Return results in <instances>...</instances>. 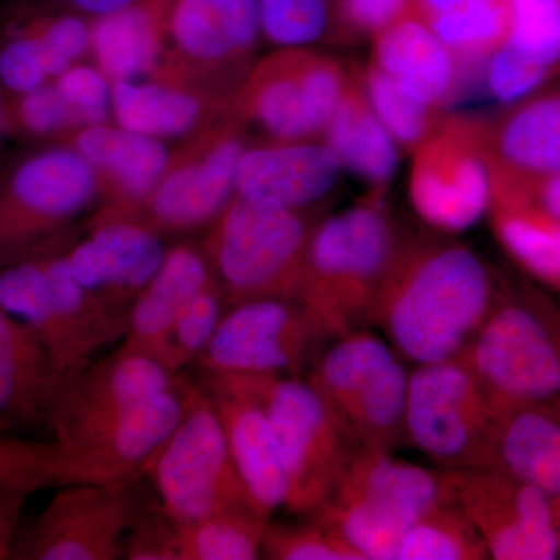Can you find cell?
Wrapping results in <instances>:
<instances>
[{
    "mask_svg": "<svg viewBox=\"0 0 560 560\" xmlns=\"http://www.w3.org/2000/svg\"><path fill=\"white\" fill-rule=\"evenodd\" d=\"M337 0H257L261 39L276 49L312 47L331 39Z\"/></svg>",
    "mask_w": 560,
    "mask_h": 560,
    "instance_id": "obj_39",
    "label": "cell"
},
{
    "mask_svg": "<svg viewBox=\"0 0 560 560\" xmlns=\"http://www.w3.org/2000/svg\"><path fill=\"white\" fill-rule=\"evenodd\" d=\"M49 60L38 33L20 10L0 40L2 98L18 97L51 83Z\"/></svg>",
    "mask_w": 560,
    "mask_h": 560,
    "instance_id": "obj_42",
    "label": "cell"
},
{
    "mask_svg": "<svg viewBox=\"0 0 560 560\" xmlns=\"http://www.w3.org/2000/svg\"><path fill=\"white\" fill-rule=\"evenodd\" d=\"M260 40L257 0H167L151 73L234 97Z\"/></svg>",
    "mask_w": 560,
    "mask_h": 560,
    "instance_id": "obj_12",
    "label": "cell"
},
{
    "mask_svg": "<svg viewBox=\"0 0 560 560\" xmlns=\"http://www.w3.org/2000/svg\"><path fill=\"white\" fill-rule=\"evenodd\" d=\"M404 237L381 190L318 221L298 302L327 340L374 327L378 296Z\"/></svg>",
    "mask_w": 560,
    "mask_h": 560,
    "instance_id": "obj_2",
    "label": "cell"
},
{
    "mask_svg": "<svg viewBox=\"0 0 560 560\" xmlns=\"http://www.w3.org/2000/svg\"><path fill=\"white\" fill-rule=\"evenodd\" d=\"M408 13V0H337L331 40L350 44L378 33Z\"/></svg>",
    "mask_w": 560,
    "mask_h": 560,
    "instance_id": "obj_46",
    "label": "cell"
},
{
    "mask_svg": "<svg viewBox=\"0 0 560 560\" xmlns=\"http://www.w3.org/2000/svg\"><path fill=\"white\" fill-rule=\"evenodd\" d=\"M39 5L72 11V13L81 14L88 20L94 21L127 9L139 0H39Z\"/></svg>",
    "mask_w": 560,
    "mask_h": 560,
    "instance_id": "obj_50",
    "label": "cell"
},
{
    "mask_svg": "<svg viewBox=\"0 0 560 560\" xmlns=\"http://www.w3.org/2000/svg\"><path fill=\"white\" fill-rule=\"evenodd\" d=\"M213 278L205 249L190 243L167 249L160 270L128 308L121 346L160 361L173 320Z\"/></svg>",
    "mask_w": 560,
    "mask_h": 560,
    "instance_id": "obj_31",
    "label": "cell"
},
{
    "mask_svg": "<svg viewBox=\"0 0 560 560\" xmlns=\"http://www.w3.org/2000/svg\"><path fill=\"white\" fill-rule=\"evenodd\" d=\"M70 108L75 110L81 125L105 124L110 114V90L113 84L105 73L92 62H79L54 80Z\"/></svg>",
    "mask_w": 560,
    "mask_h": 560,
    "instance_id": "obj_45",
    "label": "cell"
},
{
    "mask_svg": "<svg viewBox=\"0 0 560 560\" xmlns=\"http://www.w3.org/2000/svg\"><path fill=\"white\" fill-rule=\"evenodd\" d=\"M223 304L226 302L215 276L184 305L173 320L162 348L160 363L173 374H178L187 363L197 360L215 334L221 316L224 315Z\"/></svg>",
    "mask_w": 560,
    "mask_h": 560,
    "instance_id": "obj_41",
    "label": "cell"
},
{
    "mask_svg": "<svg viewBox=\"0 0 560 560\" xmlns=\"http://www.w3.org/2000/svg\"><path fill=\"white\" fill-rule=\"evenodd\" d=\"M143 475H149L162 510L175 522L242 508L260 512L235 469L212 397L187 378L183 415Z\"/></svg>",
    "mask_w": 560,
    "mask_h": 560,
    "instance_id": "obj_10",
    "label": "cell"
},
{
    "mask_svg": "<svg viewBox=\"0 0 560 560\" xmlns=\"http://www.w3.org/2000/svg\"><path fill=\"white\" fill-rule=\"evenodd\" d=\"M249 135L232 117L180 142L171 164L149 197L121 212L98 210L91 220L138 221L164 234L210 226L235 195L238 162Z\"/></svg>",
    "mask_w": 560,
    "mask_h": 560,
    "instance_id": "obj_14",
    "label": "cell"
},
{
    "mask_svg": "<svg viewBox=\"0 0 560 560\" xmlns=\"http://www.w3.org/2000/svg\"><path fill=\"white\" fill-rule=\"evenodd\" d=\"M208 378L260 405L275 431L289 480L285 510L301 517L315 514L357 447L319 394L305 378L285 375L208 374Z\"/></svg>",
    "mask_w": 560,
    "mask_h": 560,
    "instance_id": "obj_8",
    "label": "cell"
},
{
    "mask_svg": "<svg viewBox=\"0 0 560 560\" xmlns=\"http://www.w3.org/2000/svg\"><path fill=\"white\" fill-rule=\"evenodd\" d=\"M495 410L466 355L418 364L408 377L405 442L442 470L482 469Z\"/></svg>",
    "mask_w": 560,
    "mask_h": 560,
    "instance_id": "obj_13",
    "label": "cell"
},
{
    "mask_svg": "<svg viewBox=\"0 0 560 560\" xmlns=\"http://www.w3.org/2000/svg\"><path fill=\"white\" fill-rule=\"evenodd\" d=\"M559 514H558V551H559V558H560V506H558Z\"/></svg>",
    "mask_w": 560,
    "mask_h": 560,
    "instance_id": "obj_51",
    "label": "cell"
},
{
    "mask_svg": "<svg viewBox=\"0 0 560 560\" xmlns=\"http://www.w3.org/2000/svg\"><path fill=\"white\" fill-rule=\"evenodd\" d=\"M352 66L312 47L276 49L254 62L234 101L232 117L260 142L323 140L340 105Z\"/></svg>",
    "mask_w": 560,
    "mask_h": 560,
    "instance_id": "obj_11",
    "label": "cell"
},
{
    "mask_svg": "<svg viewBox=\"0 0 560 560\" xmlns=\"http://www.w3.org/2000/svg\"><path fill=\"white\" fill-rule=\"evenodd\" d=\"M342 165L324 140L249 143L235 178V195L311 210L340 183Z\"/></svg>",
    "mask_w": 560,
    "mask_h": 560,
    "instance_id": "obj_23",
    "label": "cell"
},
{
    "mask_svg": "<svg viewBox=\"0 0 560 560\" xmlns=\"http://www.w3.org/2000/svg\"><path fill=\"white\" fill-rule=\"evenodd\" d=\"M448 471L453 501L480 534L489 559H559L558 504L544 490L499 470Z\"/></svg>",
    "mask_w": 560,
    "mask_h": 560,
    "instance_id": "obj_19",
    "label": "cell"
},
{
    "mask_svg": "<svg viewBox=\"0 0 560 560\" xmlns=\"http://www.w3.org/2000/svg\"><path fill=\"white\" fill-rule=\"evenodd\" d=\"M101 205L90 162L57 142L14 162L0 176V260L68 232Z\"/></svg>",
    "mask_w": 560,
    "mask_h": 560,
    "instance_id": "obj_15",
    "label": "cell"
},
{
    "mask_svg": "<svg viewBox=\"0 0 560 560\" xmlns=\"http://www.w3.org/2000/svg\"><path fill=\"white\" fill-rule=\"evenodd\" d=\"M80 127L79 116L54 81L28 94L2 98L0 105V131L18 138L61 142Z\"/></svg>",
    "mask_w": 560,
    "mask_h": 560,
    "instance_id": "obj_40",
    "label": "cell"
},
{
    "mask_svg": "<svg viewBox=\"0 0 560 560\" xmlns=\"http://www.w3.org/2000/svg\"><path fill=\"white\" fill-rule=\"evenodd\" d=\"M408 13L471 65L488 61L511 31V0H408Z\"/></svg>",
    "mask_w": 560,
    "mask_h": 560,
    "instance_id": "obj_34",
    "label": "cell"
},
{
    "mask_svg": "<svg viewBox=\"0 0 560 560\" xmlns=\"http://www.w3.org/2000/svg\"><path fill=\"white\" fill-rule=\"evenodd\" d=\"M363 80L372 108L397 145L412 153L440 130L444 120L440 109L416 101L371 62L363 69Z\"/></svg>",
    "mask_w": 560,
    "mask_h": 560,
    "instance_id": "obj_38",
    "label": "cell"
},
{
    "mask_svg": "<svg viewBox=\"0 0 560 560\" xmlns=\"http://www.w3.org/2000/svg\"><path fill=\"white\" fill-rule=\"evenodd\" d=\"M32 490L16 478L0 474V560L13 558L21 515Z\"/></svg>",
    "mask_w": 560,
    "mask_h": 560,
    "instance_id": "obj_48",
    "label": "cell"
},
{
    "mask_svg": "<svg viewBox=\"0 0 560 560\" xmlns=\"http://www.w3.org/2000/svg\"><path fill=\"white\" fill-rule=\"evenodd\" d=\"M408 377L393 346L361 329L331 340L305 381L353 444L393 453L405 444Z\"/></svg>",
    "mask_w": 560,
    "mask_h": 560,
    "instance_id": "obj_9",
    "label": "cell"
},
{
    "mask_svg": "<svg viewBox=\"0 0 560 560\" xmlns=\"http://www.w3.org/2000/svg\"><path fill=\"white\" fill-rule=\"evenodd\" d=\"M318 221L311 210L234 195L202 243L224 302L298 301Z\"/></svg>",
    "mask_w": 560,
    "mask_h": 560,
    "instance_id": "obj_6",
    "label": "cell"
},
{
    "mask_svg": "<svg viewBox=\"0 0 560 560\" xmlns=\"http://www.w3.org/2000/svg\"><path fill=\"white\" fill-rule=\"evenodd\" d=\"M501 283L470 246L405 234L378 296L374 327L415 366L456 359L488 319Z\"/></svg>",
    "mask_w": 560,
    "mask_h": 560,
    "instance_id": "obj_1",
    "label": "cell"
},
{
    "mask_svg": "<svg viewBox=\"0 0 560 560\" xmlns=\"http://www.w3.org/2000/svg\"><path fill=\"white\" fill-rule=\"evenodd\" d=\"M0 105H2V90H0ZM2 132V131H0Z\"/></svg>",
    "mask_w": 560,
    "mask_h": 560,
    "instance_id": "obj_52",
    "label": "cell"
},
{
    "mask_svg": "<svg viewBox=\"0 0 560 560\" xmlns=\"http://www.w3.org/2000/svg\"><path fill=\"white\" fill-rule=\"evenodd\" d=\"M79 151L101 183L103 212L136 208L160 183L173 150L164 140L139 135L117 124L84 125L61 140Z\"/></svg>",
    "mask_w": 560,
    "mask_h": 560,
    "instance_id": "obj_25",
    "label": "cell"
},
{
    "mask_svg": "<svg viewBox=\"0 0 560 560\" xmlns=\"http://www.w3.org/2000/svg\"><path fill=\"white\" fill-rule=\"evenodd\" d=\"M68 232L0 260V305L40 338L66 378L124 340L125 316L73 278Z\"/></svg>",
    "mask_w": 560,
    "mask_h": 560,
    "instance_id": "obj_3",
    "label": "cell"
},
{
    "mask_svg": "<svg viewBox=\"0 0 560 560\" xmlns=\"http://www.w3.org/2000/svg\"><path fill=\"white\" fill-rule=\"evenodd\" d=\"M464 355L493 404H560L559 305L529 283H501Z\"/></svg>",
    "mask_w": 560,
    "mask_h": 560,
    "instance_id": "obj_7",
    "label": "cell"
},
{
    "mask_svg": "<svg viewBox=\"0 0 560 560\" xmlns=\"http://www.w3.org/2000/svg\"><path fill=\"white\" fill-rule=\"evenodd\" d=\"M482 469L529 482L560 506V404L495 405Z\"/></svg>",
    "mask_w": 560,
    "mask_h": 560,
    "instance_id": "obj_30",
    "label": "cell"
},
{
    "mask_svg": "<svg viewBox=\"0 0 560 560\" xmlns=\"http://www.w3.org/2000/svg\"><path fill=\"white\" fill-rule=\"evenodd\" d=\"M268 525L260 558L271 560H364L352 545L319 518Z\"/></svg>",
    "mask_w": 560,
    "mask_h": 560,
    "instance_id": "obj_43",
    "label": "cell"
},
{
    "mask_svg": "<svg viewBox=\"0 0 560 560\" xmlns=\"http://www.w3.org/2000/svg\"><path fill=\"white\" fill-rule=\"evenodd\" d=\"M184 410V378L150 397L108 429L70 442L0 438V474L32 492L70 485H113L143 475Z\"/></svg>",
    "mask_w": 560,
    "mask_h": 560,
    "instance_id": "obj_4",
    "label": "cell"
},
{
    "mask_svg": "<svg viewBox=\"0 0 560 560\" xmlns=\"http://www.w3.org/2000/svg\"><path fill=\"white\" fill-rule=\"evenodd\" d=\"M205 388L215 404L238 477L257 510L270 518L272 512L287 506L289 480L268 416L238 390L209 378Z\"/></svg>",
    "mask_w": 560,
    "mask_h": 560,
    "instance_id": "obj_28",
    "label": "cell"
},
{
    "mask_svg": "<svg viewBox=\"0 0 560 560\" xmlns=\"http://www.w3.org/2000/svg\"><path fill=\"white\" fill-rule=\"evenodd\" d=\"M323 140L337 154L342 168L370 184L371 190L385 191L394 179L399 165L397 142L372 108L360 66H352L348 86Z\"/></svg>",
    "mask_w": 560,
    "mask_h": 560,
    "instance_id": "obj_32",
    "label": "cell"
},
{
    "mask_svg": "<svg viewBox=\"0 0 560 560\" xmlns=\"http://www.w3.org/2000/svg\"><path fill=\"white\" fill-rule=\"evenodd\" d=\"M66 382L38 335L0 305V431L47 427Z\"/></svg>",
    "mask_w": 560,
    "mask_h": 560,
    "instance_id": "obj_29",
    "label": "cell"
},
{
    "mask_svg": "<svg viewBox=\"0 0 560 560\" xmlns=\"http://www.w3.org/2000/svg\"><path fill=\"white\" fill-rule=\"evenodd\" d=\"M136 480L58 488L38 517L21 526L11 559L124 558L128 529L140 510Z\"/></svg>",
    "mask_w": 560,
    "mask_h": 560,
    "instance_id": "obj_17",
    "label": "cell"
},
{
    "mask_svg": "<svg viewBox=\"0 0 560 560\" xmlns=\"http://www.w3.org/2000/svg\"><path fill=\"white\" fill-rule=\"evenodd\" d=\"M490 200L534 202L560 221V175L530 183H490Z\"/></svg>",
    "mask_w": 560,
    "mask_h": 560,
    "instance_id": "obj_49",
    "label": "cell"
},
{
    "mask_svg": "<svg viewBox=\"0 0 560 560\" xmlns=\"http://www.w3.org/2000/svg\"><path fill=\"white\" fill-rule=\"evenodd\" d=\"M451 471L431 470L390 452L357 445L313 517L338 530L364 560H397L407 530L452 503Z\"/></svg>",
    "mask_w": 560,
    "mask_h": 560,
    "instance_id": "obj_5",
    "label": "cell"
},
{
    "mask_svg": "<svg viewBox=\"0 0 560 560\" xmlns=\"http://www.w3.org/2000/svg\"><path fill=\"white\" fill-rule=\"evenodd\" d=\"M410 200L433 230L459 234L489 212L490 172L477 117H444L440 130L412 151Z\"/></svg>",
    "mask_w": 560,
    "mask_h": 560,
    "instance_id": "obj_18",
    "label": "cell"
},
{
    "mask_svg": "<svg viewBox=\"0 0 560 560\" xmlns=\"http://www.w3.org/2000/svg\"><path fill=\"white\" fill-rule=\"evenodd\" d=\"M490 180L523 184L560 175V79L477 119Z\"/></svg>",
    "mask_w": 560,
    "mask_h": 560,
    "instance_id": "obj_22",
    "label": "cell"
},
{
    "mask_svg": "<svg viewBox=\"0 0 560 560\" xmlns=\"http://www.w3.org/2000/svg\"><path fill=\"white\" fill-rule=\"evenodd\" d=\"M165 254L162 235L145 224L91 220L86 237L70 243L68 261L84 289L127 318L128 308L160 270Z\"/></svg>",
    "mask_w": 560,
    "mask_h": 560,
    "instance_id": "obj_21",
    "label": "cell"
},
{
    "mask_svg": "<svg viewBox=\"0 0 560 560\" xmlns=\"http://www.w3.org/2000/svg\"><path fill=\"white\" fill-rule=\"evenodd\" d=\"M326 342L300 302L268 298L231 305L195 361L206 374L301 377Z\"/></svg>",
    "mask_w": 560,
    "mask_h": 560,
    "instance_id": "obj_16",
    "label": "cell"
},
{
    "mask_svg": "<svg viewBox=\"0 0 560 560\" xmlns=\"http://www.w3.org/2000/svg\"><path fill=\"white\" fill-rule=\"evenodd\" d=\"M176 525L179 560H253L260 558L270 518L242 508Z\"/></svg>",
    "mask_w": 560,
    "mask_h": 560,
    "instance_id": "obj_36",
    "label": "cell"
},
{
    "mask_svg": "<svg viewBox=\"0 0 560 560\" xmlns=\"http://www.w3.org/2000/svg\"><path fill=\"white\" fill-rule=\"evenodd\" d=\"M178 377L160 361L120 345L66 382L47 423L51 441L101 433L142 401L171 389Z\"/></svg>",
    "mask_w": 560,
    "mask_h": 560,
    "instance_id": "obj_20",
    "label": "cell"
},
{
    "mask_svg": "<svg viewBox=\"0 0 560 560\" xmlns=\"http://www.w3.org/2000/svg\"><path fill=\"white\" fill-rule=\"evenodd\" d=\"M167 0H139L92 21V62L110 81L139 79L158 68Z\"/></svg>",
    "mask_w": 560,
    "mask_h": 560,
    "instance_id": "obj_33",
    "label": "cell"
},
{
    "mask_svg": "<svg viewBox=\"0 0 560 560\" xmlns=\"http://www.w3.org/2000/svg\"><path fill=\"white\" fill-rule=\"evenodd\" d=\"M511 31L486 61L488 92L514 103L560 79V0H511Z\"/></svg>",
    "mask_w": 560,
    "mask_h": 560,
    "instance_id": "obj_26",
    "label": "cell"
},
{
    "mask_svg": "<svg viewBox=\"0 0 560 560\" xmlns=\"http://www.w3.org/2000/svg\"><path fill=\"white\" fill-rule=\"evenodd\" d=\"M125 559L179 560L178 525L161 504L140 508L125 539Z\"/></svg>",
    "mask_w": 560,
    "mask_h": 560,
    "instance_id": "obj_47",
    "label": "cell"
},
{
    "mask_svg": "<svg viewBox=\"0 0 560 560\" xmlns=\"http://www.w3.org/2000/svg\"><path fill=\"white\" fill-rule=\"evenodd\" d=\"M488 548L463 511L452 503L423 514L400 541L397 560H485Z\"/></svg>",
    "mask_w": 560,
    "mask_h": 560,
    "instance_id": "obj_37",
    "label": "cell"
},
{
    "mask_svg": "<svg viewBox=\"0 0 560 560\" xmlns=\"http://www.w3.org/2000/svg\"><path fill=\"white\" fill-rule=\"evenodd\" d=\"M46 49L51 79L91 57L92 21L72 11L33 5L21 9Z\"/></svg>",
    "mask_w": 560,
    "mask_h": 560,
    "instance_id": "obj_44",
    "label": "cell"
},
{
    "mask_svg": "<svg viewBox=\"0 0 560 560\" xmlns=\"http://www.w3.org/2000/svg\"><path fill=\"white\" fill-rule=\"evenodd\" d=\"M489 213L504 253L530 278L560 291V221L522 200H492Z\"/></svg>",
    "mask_w": 560,
    "mask_h": 560,
    "instance_id": "obj_35",
    "label": "cell"
},
{
    "mask_svg": "<svg viewBox=\"0 0 560 560\" xmlns=\"http://www.w3.org/2000/svg\"><path fill=\"white\" fill-rule=\"evenodd\" d=\"M371 65L412 95L416 101L440 109L460 94L470 69L433 32L404 14L374 38Z\"/></svg>",
    "mask_w": 560,
    "mask_h": 560,
    "instance_id": "obj_27",
    "label": "cell"
},
{
    "mask_svg": "<svg viewBox=\"0 0 560 560\" xmlns=\"http://www.w3.org/2000/svg\"><path fill=\"white\" fill-rule=\"evenodd\" d=\"M110 84L114 124L167 143L194 138L232 113L234 97L154 73Z\"/></svg>",
    "mask_w": 560,
    "mask_h": 560,
    "instance_id": "obj_24",
    "label": "cell"
}]
</instances>
